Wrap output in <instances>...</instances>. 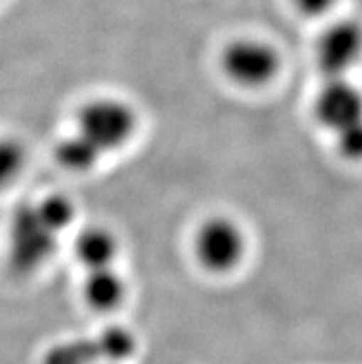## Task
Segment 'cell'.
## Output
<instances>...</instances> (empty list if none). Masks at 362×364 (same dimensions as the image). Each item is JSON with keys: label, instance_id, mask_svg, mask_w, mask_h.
Masks as SVG:
<instances>
[{"label": "cell", "instance_id": "1", "mask_svg": "<svg viewBox=\"0 0 362 364\" xmlns=\"http://www.w3.org/2000/svg\"><path fill=\"white\" fill-rule=\"evenodd\" d=\"M78 134L102 154L119 150L128 143L137 128V115L128 102L100 97L85 102L76 115Z\"/></svg>", "mask_w": 362, "mask_h": 364}, {"label": "cell", "instance_id": "2", "mask_svg": "<svg viewBox=\"0 0 362 364\" xmlns=\"http://www.w3.org/2000/svg\"><path fill=\"white\" fill-rule=\"evenodd\" d=\"M220 65L225 76L240 87H265L280 73L281 58L270 43L243 37L224 46Z\"/></svg>", "mask_w": 362, "mask_h": 364}, {"label": "cell", "instance_id": "3", "mask_svg": "<svg viewBox=\"0 0 362 364\" xmlns=\"http://www.w3.org/2000/svg\"><path fill=\"white\" fill-rule=\"evenodd\" d=\"M193 248L200 267L213 274H225L243 261L246 237L233 218L211 217L194 233Z\"/></svg>", "mask_w": 362, "mask_h": 364}, {"label": "cell", "instance_id": "4", "mask_svg": "<svg viewBox=\"0 0 362 364\" xmlns=\"http://www.w3.org/2000/svg\"><path fill=\"white\" fill-rule=\"evenodd\" d=\"M55 233L45 226L33 205L14 215L9 228V259L21 272H32L46 263L55 250Z\"/></svg>", "mask_w": 362, "mask_h": 364}, {"label": "cell", "instance_id": "5", "mask_svg": "<svg viewBox=\"0 0 362 364\" xmlns=\"http://www.w3.org/2000/svg\"><path fill=\"white\" fill-rule=\"evenodd\" d=\"M362 58V24L355 18H339L320 33L316 63L327 78H346Z\"/></svg>", "mask_w": 362, "mask_h": 364}, {"label": "cell", "instance_id": "6", "mask_svg": "<svg viewBox=\"0 0 362 364\" xmlns=\"http://www.w3.org/2000/svg\"><path fill=\"white\" fill-rule=\"evenodd\" d=\"M314 117L336 134L362 120V91L346 78H329L314 100Z\"/></svg>", "mask_w": 362, "mask_h": 364}, {"label": "cell", "instance_id": "7", "mask_svg": "<svg viewBox=\"0 0 362 364\" xmlns=\"http://www.w3.org/2000/svg\"><path fill=\"white\" fill-rule=\"evenodd\" d=\"M135 350L133 335L126 329L111 328L95 342H73L55 348L46 355L45 364H89L95 359H126Z\"/></svg>", "mask_w": 362, "mask_h": 364}, {"label": "cell", "instance_id": "8", "mask_svg": "<svg viewBox=\"0 0 362 364\" xmlns=\"http://www.w3.org/2000/svg\"><path fill=\"white\" fill-rule=\"evenodd\" d=\"M126 298V283L111 267L89 270L83 282V300L98 313L117 309Z\"/></svg>", "mask_w": 362, "mask_h": 364}, {"label": "cell", "instance_id": "9", "mask_svg": "<svg viewBox=\"0 0 362 364\" xmlns=\"http://www.w3.org/2000/svg\"><path fill=\"white\" fill-rule=\"evenodd\" d=\"M74 252L82 264L95 270V268L111 267L119 254L117 237L110 230L102 226H91L80 231L74 242Z\"/></svg>", "mask_w": 362, "mask_h": 364}, {"label": "cell", "instance_id": "10", "mask_svg": "<svg viewBox=\"0 0 362 364\" xmlns=\"http://www.w3.org/2000/svg\"><path fill=\"white\" fill-rule=\"evenodd\" d=\"M55 161L70 172H87L100 161L102 152L78 132L61 139L54 150Z\"/></svg>", "mask_w": 362, "mask_h": 364}, {"label": "cell", "instance_id": "11", "mask_svg": "<svg viewBox=\"0 0 362 364\" xmlns=\"http://www.w3.org/2000/svg\"><path fill=\"white\" fill-rule=\"evenodd\" d=\"M33 208H36L43 224L50 231H54L55 235H60L61 231L67 230L73 224L74 215H76L74 203L63 194H50Z\"/></svg>", "mask_w": 362, "mask_h": 364}, {"label": "cell", "instance_id": "12", "mask_svg": "<svg viewBox=\"0 0 362 364\" xmlns=\"http://www.w3.org/2000/svg\"><path fill=\"white\" fill-rule=\"evenodd\" d=\"M26 163L23 144L9 137H0V191L17 180Z\"/></svg>", "mask_w": 362, "mask_h": 364}, {"label": "cell", "instance_id": "13", "mask_svg": "<svg viewBox=\"0 0 362 364\" xmlns=\"http://www.w3.org/2000/svg\"><path fill=\"white\" fill-rule=\"evenodd\" d=\"M336 148L349 161H362V120L336 132Z\"/></svg>", "mask_w": 362, "mask_h": 364}, {"label": "cell", "instance_id": "14", "mask_svg": "<svg viewBox=\"0 0 362 364\" xmlns=\"http://www.w3.org/2000/svg\"><path fill=\"white\" fill-rule=\"evenodd\" d=\"M339 0H292L294 8L305 17H321L335 8Z\"/></svg>", "mask_w": 362, "mask_h": 364}]
</instances>
